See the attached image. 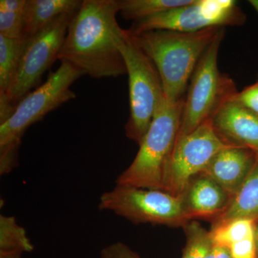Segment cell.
<instances>
[{"mask_svg":"<svg viewBox=\"0 0 258 258\" xmlns=\"http://www.w3.org/2000/svg\"><path fill=\"white\" fill-rule=\"evenodd\" d=\"M224 36L222 28L195 68L185 96L177 139L211 119L218 108L237 93L233 80L218 69V52Z\"/></svg>","mask_w":258,"mask_h":258,"instance_id":"cell-4","label":"cell"},{"mask_svg":"<svg viewBox=\"0 0 258 258\" xmlns=\"http://www.w3.org/2000/svg\"><path fill=\"white\" fill-rule=\"evenodd\" d=\"M28 40L8 38L0 35V96L8 97Z\"/></svg>","mask_w":258,"mask_h":258,"instance_id":"cell-16","label":"cell"},{"mask_svg":"<svg viewBox=\"0 0 258 258\" xmlns=\"http://www.w3.org/2000/svg\"><path fill=\"white\" fill-rule=\"evenodd\" d=\"M205 258H232L227 247L213 244Z\"/></svg>","mask_w":258,"mask_h":258,"instance_id":"cell-25","label":"cell"},{"mask_svg":"<svg viewBox=\"0 0 258 258\" xmlns=\"http://www.w3.org/2000/svg\"><path fill=\"white\" fill-rule=\"evenodd\" d=\"M257 155V154H256ZM258 220V157L247 179L231 199L228 206L214 223L234 220Z\"/></svg>","mask_w":258,"mask_h":258,"instance_id":"cell-15","label":"cell"},{"mask_svg":"<svg viewBox=\"0 0 258 258\" xmlns=\"http://www.w3.org/2000/svg\"><path fill=\"white\" fill-rule=\"evenodd\" d=\"M256 153V154H257V157H258V151H255V152H254Z\"/></svg>","mask_w":258,"mask_h":258,"instance_id":"cell-29","label":"cell"},{"mask_svg":"<svg viewBox=\"0 0 258 258\" xmlns=\"http://www.w3.org/2000/svg\"><path fill=\"white\" fill-rule=\"evenodd\" d=\"M246 15L232 0H192L189 4L134 22L132 32L153 30L195 32L210 28L242 26Z\"/></svg>","mask_w":258,"mask_h":258,"instance_id":"cell-8","label":"cell"},{"mask_svg":"<svg viewBox=\"0 0 258 258\" xmlns=\"http://www.w3.org/2000/svg\"><path fill=\"white\" fill-rule=\"evenodd\" d=\"M229 249L232 258H257L254 236L232 244Z\"/></svg>","mask_w":258,"mask_h":258,"instance_id":"cell-23","label":"cell"},{"mask_svg":"<svg viewBox=\"0 0 258 258\" xmlns=\"http://www.w3.org/2000/svg\"><path fill=\"white\" fill-rule=\"evenodd\" d=\"M99 208L134 224L184 227L190 221L182 197L158 189L116 185L100 198Z\"/></svg>","mask_w":258,"mask_h":258,"instance_id":"cell-7","label":"cell"},{"mask_svg":"<svg viewBox=\"0 0 258 258\" xmlns=\"http://www.w3.org/2000/svg\"><path fill=\"white\" fill-rule=\"evenodd\" d=\"M222 28H225L216 27L195 32L126 30L134 43L157 68L166 99L176 103L185 98L197 64Z\"/></svg>","mask_w":258,"mask_h":258,"instance_id":"cell-2","label":"cell"},{"mask_svg":"<svg viewBox=\"0 0 258 258\" xmlns=\"http://www.w3.org/2000/svg\"><path fill=\"white\" fill-rule=\"evenodd\" d=\"M249 3L258 14V0H249Z\"/></svg>","mask_w":258,"mask_h":258,"instance_id":"cell-28","label":"cell"},{"mask_svg":"<svg viewBox=\"0 0 258 258\" xmlns=\"http://www.w3.org/2000/svg\"><path fill=\"white\" fill-rule=\"evenodd\" d=\"M81 0H27L23 38L31 39L62 15L77 13Z\"/></svg>","mask_w":258,"mask_h":258,"instance_id":"cell-14","label":"cell"},{"mask_svg":"<svg viewBox=\"0 0 258 258\" xmlns=\"http://www.w3.org/2000/svg\"><path fill=\"white\" fill-rule=\"evenodd\" d=\"M183 227L186 244L181 258L206 257L213 246L210 232L198 222H189Z\"/></svg>","mask_w":258,"mask_h":258,"instance_id":"cell-21","label":"cell"},{"mask_svg":"<svg viewBox=\"0 0 258 258\" xmlns=\"http://www.w3.org/2000/svg\"><path fill=\"white\" fill-rule=\"evenodd\" d=\"M0 250L31 252L33 245L26 231L20 227L13 216H0Z\"/></svg>","mask_w":258,"mask_h":258,"instance_id":"cell-20","label":"cell"},{"mask_svg":"<svg viewBox=\"0 0 258 258\" xmlns=\"http://www.w3.org/2000/svg\"><path fill=\"white\" fill-rule=\"evenodd\" d=\"M181 197L190 220L212 219L213 221L223 213L232 199L220 185L204 174L190 181Z\"/></svg>","mask_w":258,"mask_h":258,"instance_id":"cell-13","label":"cell"},{"mask_svg":"<svg viewBox=\"0 0 258 258\" xmlns=\"http://www.w3.org/2000/svg\"><path fill=\"white\" fill-rule=\"evenodd\" d=\"M227 147L219 138L212 120L176 139L166 169L164 191L181 197L190 181L201 174L217 152Z\"/></svg>","mask_w":258,"mask_h":258,"instance_id":"cell-9","label":"cell"},{"mask_svg":"<svg viewBox=\"0 0 258 258\" xmlns=\"http://www.w3.org/2000/svg\"><path fill=\"white\" fill-rule=\"evenodd\" d=\"M192 0H118L119 13L125 20L140 21L189 4Z\"/></svg>","mask_w":258,"mask_h":258,"instance_id":"cell-17","label":"cell"},{"mask_svg":"<svg viewBox=\"0 0 258 258\" xmlns=\"http://www.w3.org/2000/svg\"><path fill=\"white\" fill-rule=\"evenodd\" d=\"M117 45L128 76L130 115L125 135L140 145L164 98L162 82L152 60L134 43L126 30L122 32Z\"/></svg>","mask_w":258,"mask_h":258,"instance_id":"cell-5","label":"cell"},{"mask_svg":"<svg viewBox=\"0 0 258 258\" xmlns=\"http://www.w3.org/2000/svg\"><path fill=\"white\" fill-rule=\"evenodd\" d=\"M210 235L213 244L229 247L232 244L254 236V221L234 219L213 223Z\"/></svg>","mask_w":258,"mask_h":258,"instance_id":"cell-18","label":"cell"},{"mask_svg":"<svg viewBox=\"0 0 258 258\" xmlns=\"http://www.w3.org/2000/svg\"><path fill=\"white\" fill-rule=\"evenodd\" d=\"M235 99L247 109L258 114V79L253 84L236 93Z\"/></svg>","mask_w":258,"mask_h":258,"instance_id":"cell-22","label":"cell"},{"mask_svg":"<svg viewBox=\"0 0 258 258\" xmlns=\"http://www.w3.org/2000/svg\"><path fill=\"white\" fill-rule=\"evenodd\" d=\"M83 76L79 70L66 62L41 86L25 97L13 114L0 124V149H19L23 134L30 125L61 105L76 98L71 86Z\"/></svg>","mask_w":258,"mask_h":258,"instance_id":"cell-6","label":"cell"},{"mask_svg":"<svg viewBox=\"0 0 258 258\" xmlns=\"http://www.w3.org/2000/svg\"><path fill=\"white\" fill-rule=\"evenodd\" d=\"M118 0H83L70 23L57 59L93 79L127 74L117 42L123 29L118 25Z\"/></svg>","mask_w":258,"mask_h":258,"instance_id":"cell-1","label":"cell"},{"mask_svg":"<svg viewBox=\"0 0 258 258\" xmlns=\"http://www.w3.org/2000/svg\"><path fill=\"white\" fill-rule=\"evenodd\" d=\"M184 99L159 103L150 127L133 162L116 180V185L164 191L168 164L181 124Z\"/></svg>","mask_w":258,"mask_h":258,"instance_id":"cell-3","label":"cell"},{"mask_svg":"<svg viewBox=\"0 0 258 258\" xmlns=\"http://www.w3.org/2000/svg\"><path fill=\"white\" fill-rule=\"evenodd\" d=\"M101 258H141L128 246L122 242H115L107 246L101 252Z\"/></svg>","mask_w":258,"mask_h":258,"instance_id":"cell-24","label":"cell"},{"mask_svg":"<svg viewBox=\"0 0 258 258\" xmlns=\"http://www.w3.org/2000/svg\"><path fill=\"white\" fill-rule=\"evenodd\" d=\"M254 240H255L257 258H258V220L254 221Z\"/></svg>","mask_w":258,"mask_h":258,"instance_id":"cell-27","label":"cell"},{"mask_svg":"<svg viewBox=\"0 0 258 258\" xmlns=\"http://www.w3.org/2000/svg\"><path fill=\"white\" fill-rule=\"evenodd\" d=\"M27 0L0 1V35L23 38L24 12Z\"/></svg>","mask_w":258,"mask_h":258,"instance_id":"cell-19","label":"cell"},{"mask_svg":"<svg viewBox=\"0 0 258 258\" xmlns=\"http://www.w3.org/2000/svg\"><path fill=\"white\" fill-rule=\"evenodd\" d=\"M235 96L215 112L211 118L212 125L227 147L247 148L255 152L258 151V114L239 103Z\"/></svg>","mask_w":258,"mask_h":258,"instance_id":"cell-11","label":"cell"},{"mask_svg":"<svg viewBox=\"0 0 258 258\" xmlns=\"http://www.w3.org/2000/svg\"><path fill=\"white\" fill-rule=\"evenodd\" d=\"M76 13L62 15L28 42L24 49L18 74L8 98L16 108L20 101L40 84L42 75L57 60L68 29Z\"/></svg>","mask_w":258,"mask_h":258,"instance_id":"cell-10","label":"cell"},{"mask_svg":"<svg viewBox=\"0 0 258 258\" xmlns=\"http://www.w3.org/2000/svg\"><path fill=\"white\" fill-rule=\"evenodd\" d=\"M23 253L18 250H0V258H22Z\"/></svg>","mask_w":258,"mask_h":258,"instance_id":"cell-26","label":"cell"},{"mask_svg":"<svg viewBox=\"0 0 258 258\" xmlns=\"http://www.w3.org/2000/svg\"><path fill=\"white\" fill-rule=\"evenodd\" d=\"M257 160L254 151L227 147L215 154L201 174L213 179L232 198L242 186Z\"/></svg>","mask_w":258,"mask_h":258,"instance_id":"cell-12","label":"cell"}]
</instances>
